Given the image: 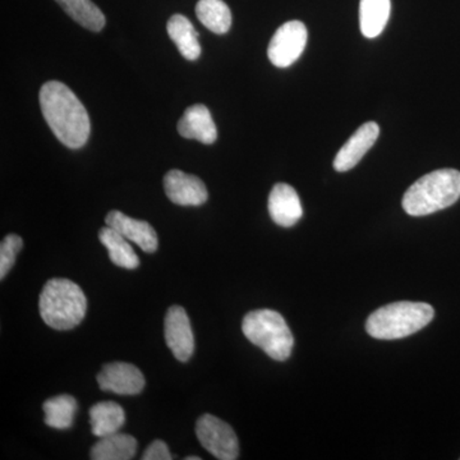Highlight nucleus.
I'll return each mask as SVG.
<instances>
[{"mask_svg": "<svg viewBox=\"0 0 460 460\" xmlns=\"http://www.w3.org/2000/svg\"><path fill=\"white\" fill-rule=\"evenodd\" d=\"M196 16L206 29L217 35H224L232 27V12L223 0H199Z\"/></svg>", "mask_w": 460, "mask_h": 460, "instance_id": "412c9836", "label": "nucleus"}, {"mask_svg": "<svg viewBox=\"0 0 460 460\" xmlns=\"http://www.w3.org/2000/svg\"><path fill=\"white\" fill-rule=\"evenodd\" d=\"M269 213L274 223L283 228L296 226L304 215L301 199L296 190L289 184H275L269 196Z\"/></svg>", "mask_w": 460, "mask_h": 460, "instance_id": "ddd939ff", "label": "nucleus"}, {"mask_svg": "<svg viewBox=\"0 0 460 460\" xmlns=\"http://www.w3.org/2000/svg\"><path fill=\"white\" fill-rule=\"evenodd\" d=\"M39 102L42 115L54 136L69 148H81L89 141V114L74 91L58 81L42 84Z\"/></svg>", "mask_w": 460, "mask_h": 460, "instance_id": "f257e3e1", "label": "nucleus"}, {"mask_svg": "<svg viewBox=\"0 0 460 460\" xmlns=\"http://www.w3.org/2000/svg\"><path fill=\"white\" fill-rule=\"evenodd\" d=\"M138 443L131 435L119 434L105 436L93 445L90 452L93 460H131L137 453Z\"/></svg>", "mask_w": 460, "mask_h": 460, "instance_id": "f3484780", "label": "nucleus"}, {"mask_svg": "<svg viewBox=\"0 0 460 460\" xmlns=\"http://www.w3.org/2000/svg\"><path fill=\"white\" fill-rule=\"evenodd\" d=\"M23 241L20 235L9 234L0 243V279L7 277L16 262L18 252L22 250Z\"/></svg>", "mask_w": 460, "mask_h": 460, "instance_id": "5701e85b", "label": "nucleus"}, {"mask_svg": "<svg viewBox=\"0 0 460 460\" xmlns=\"http://www.w3.org/2000/svg\"><path fill=\"white\" fill-rule=\"evenodd\" d=\"M434 316V307L429 304L395 302L371 314L366 323V330L372 338L395 341L426 328Z\"/></svg>", "mask_w": 460, "mask_h": 460, "instance_id": "20e7f679", "label": "nucleus"}, {"mask_svg": "<svg viewBox=\"0 0 460 460\" xmlns=\"http://www.w3.org/2000/svg\"><path fill=\"white\" fill-rule=\"evenodd\" d=\"M142 460H172V456L169 452L168 445L162 440H155L154 443L148 445L145 450L144 456H141Z\"/></svg>", "mask_w": 460, "mask_h": 460, "instance_id": "b1692460", "label": "nucleus"}, {"mask_svg": "<svg viewBox=\"0 0 460 460\" xmlns=\"http://www.w3.org/2000/svg\"><path fill=\"white\" fill-rule=\"evenodd\" d=\"M460 199V172L440 169L423 175L402 198V208L411 217H425L444 210Z\"/></svg>", "mask_w": 460, "mask_h": 460, "instance_id": "7ed1b4c3", "label": "nucleus"}, {"mask_svg": "<svg viewBox=\"0 0 460 460\" xmlns=\"http://www.w3.org/2000/svg\"><path fill=\"white\" fill-rule=\"evenodd\" d=\"M169 38L174 42L181 56L187 60H198L201 56V45L199 42V32L192 22L183 14H174L166 25Z\"/></svg>", "mask_w": 460, "mask_h": 460, "instance_id": "dca6fc26", "label": "nucleus"}, {"mask_svg": "<svg viewBox=\"0 0 460 460\" xmlns=\"http://www.w3.org/2000/svg\"><path fill=\"white\" fill-rule=\"evenodd\" d=\"M164 334L166 345L180 362L190 361L195 352L190 321L186 310L181 305H172L165 316Z\"/></svg>", "mask_w": 460, "mask_h": 460, "instance_id": "6e6552de", "label": "nucleus"}, {"mask_svg": "<svg viewBox=\"0 0 460 460\" xmlns=\"http://www.w3.org/2000/svg\"><path fill=\"white\" fill-rule=\"evenodd\" d=\"M390 0H361L359 26L363 36L375 39L384 31L390 16Z\"/></svg>", "mask_w": 460, "mask_h": 460, "instance_id": "6ab92c4d", "label": "nucleus"}, {"mask_svg": "<svg viewBox=\"0 0 460 460\" xmlns=\"http://www.w3.org/2000/svg\"><path fill=\"white\" fill-rule=\"evenodd\" d=\"M124 422H126V413L115 402H100L91 407V432L98 438L119 431Z\"/></svg>", "mask_w": 460, "mask_h": 460, "instance_id": "2eb2a0df", "label": "nucleus"}, {"mask_svg": "<svg viewBox=\"0 0 460 460\" xmlns=\"http://www.w3.org/2000/svg\"><path fill=\"white\" fill-rule=\"evenodd\" d=\"M186 460H201L199 456H187Z\"/></svg>", "mask_w": 460, "mask_h": 460, "instance_id": "393cba45", "label": "nucleus"}, {"mask_svg": "<svg viewBox=\"0 0 460 460\" xmlns=\"http://www.w3.org/2000/svg\"><path fill=\"white\" fill-rule=\"evenodd\" d=\"M41 319L51 329L66 332L83 323L87 313L84 290L69 279L47 281L39 299Z\"/></svg>", "mask_w": 460, "mask_h": 460, "instance_id": "f03ea898", "label": "nucleus"}, {"mask_svg": "<svg viewBox=\"0 0 460 460\" xmlns=\"http://www.w3.org/2000/svg\"><path fill=\"white\" fill-rule=\"evenodd\" d=\"M99 239L109 252L111 261L118 268L127 269V270H136L140 266V259L136 255L128 239L123 237L117 230L105 226L100 229Z\"/></svg>", "mask_w": 460, "mask_h": 460, "instance_id": "a211bd4d", "label": "nucleus"}, {"mask_svg": "<svg viewBox=\"0 0 460 460\" xmlns=\"http://www.w3.org/2000/svg\"><path fill=\"white\" fill-rule=\"evenodd\" d=\"M244 337L261 348L274 361L289 358L295 347V338L279 313L272 310L251 311L242 323Z\"/></svg>", "mask_w": 460, "mask_h": 460, "instance_id": "39448f33", "label": "nucleus"}, {"mask_svg": "<svg viewBox=\"0 0 460 460\" xmlns=\"http://www.w3.org/2000/svg\"><path fill=\"white\" fill-rule=\"evenodd\" d=\"M166 196L172 204L180 206H201L208 199V189L199 177L187 172L171 171L164 177Z\"/></svg>", "mask_w": 460, "mask_h": 460, "instance_id": "9d476101", "label": "nucleus"}, {"mask_svg": "<svg viewBox=\"0 0 460 460\" xmlns=\"http://www.w3.org/2000/svg\"><path fill=\"white\" fill-rule=\"evenodd\" d=\"M178 132L181 137L198 140L205 145H213L217 138V126L210 111L204 104H196L186 109L178 122Z\"/></svg>", "mask_w": 460, "mask_h": 460, "instance_id": "4468645a", "label": "nucleus"}, {"mask_svg": "<svg viewBox=\"0 0 460 460\" xmlns=\"http://www.w3.org/2000/svg\"><path fill=\"white\" fill-rule=\"evenodd\" d=\"M108 226L117 230L124 238L137 244L144 252L154 253L159 247V238L151 224L133 219L120 211H111L105 217Z\"/></svg>", "mask_w": 460, "mask_h": 460, "instance_id": "9b49d317", "label": "nucleus"}, {"mask_svg": "<svg viewBox=\"0 0 460 460\" xmlns=\"http://www.w3.org/2000/svg\"><path fill=\"white\" fill-rule=\"evenodd\" d=\"M307 44V29L301 21H289L277 30L269 44L268 57L278 68H287L299 59Z\"/></svg>", "mask_w": 460, "mask_h": 460, "instance_id": "0eeeda50", "label": "nucleus"}, {"mask_svg": "<svg viewBox=\"0 0 460 460\" xmlns=\"http://www.w3.org/2000/svg\"><path fill=\"white\" fill-rule=\"evenodd\" d=\"M96 380L102 392H111L118 395H137L145 387L142 372L136 366L126 362L102 366Z\"/></svg>", "mask_w": 460, "mask_h": 460, "instance_id": "1a4fd4ad", "label": "nucleus"}, {"mask_svg": "<svg viewBox=\"0 0 460 460\" xmlns=\"http://www.w3.org/2000/svg\"><path fill=\"white\" fill-rule=\"evenodd\" d=\"M56 2L75 22L84 29L93 32H100L104 29L107 22L104 13L91 0H56Z\"/></svg>", "mask_w": 460, "mask_h": 460, "instance_id": "aec40b11", "label": "nucleus"}, {"mask_svg": "<svg viewBox=\"0 0 460 460\" xmlns=\"http://www.w3.org/2000/svg\"><path fill=\"white\" fill-rule=\"evenodd\" d=\"M196 435L202 447L220 460H235L239 456V443L234 429L213 414H204L196 423Z\"/></svg>", "mask_w": 460, "mask_h": 460, "instance_id": "423d86ee", "label": "nucleus"}, {"mask_svg": "<svg viewBox=\"0 0 460 460\" xmlns=\"http://www.w3.org/2000/svg\"><path fill=\"white\" fill-rule=\"evenodd\" d=\"M380 135V128L375 122L362 124L356 133L345 142L334 160V168L338 172H348L361 162L368 150L374 146Z\"/></svg>", "mask_w": 460, "mask_h": 460, "instance_id": "f8f14e48", "label": "nucleus"}, {"mask_svg": "<svg viewBox=\"0 0 460 460\" xmlns=\"http://www.w3.org/2000/svg\"><path fill=\"white\" fill-rule=\"evenodd\" d=\"M42 410L45 413V423L49 428L66 429L74 425L78 404L74 396L58 395L48 399L42 405Z\"/></svg>", "mask_w": 460, "mask_h": 460, "instance_id": "4be33fe9", "label": "nucleus"}]
</instances>
